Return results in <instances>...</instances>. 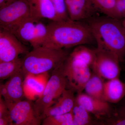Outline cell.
<instances>
[{
  "instance_id": "obj_27",
  "label": "cell",
  "mask_w": 125,
  "mask_h": 125,
  "mask_svg": "<svg viewBox=\"0 0 125 125\" xmlns=\"http://www.w3.org/2000/svg\"><path fill=\"white\" fill-rule=\"evenodd\" d=\"M117 10L121 19L125 18V0H116Z\"/></svg>"
},
{
  "instance_id": "obj_28",
  "label": "cell",
  "mask_w": 125,
  "mask_h": 125,
  "mask_svg": "<svg viewBox=\"0 0 125 125\" xmlns=\"http://www.w3.org/2000/svg\"><path fill=\"white\" fill-rule=\"evenodd\" d=\"M8 4L7 0H0V9L4 7Z\"/></svg>"
},
{
  "instance_id": "obj_26",
  "label": "cell",
  "mask_w": 125,
  "mask_h": 125,
  "mask_svg": "<svg viewBox=\"0 0 125 125\" xmlns=\"http://www.w3.org/2000/svg\"><path fill=\"white\" fill-rule=\"evenodd\" d=\"M0 125H12L9 109L4 100L0 97Z\"/></svg>"
},
{
  "instance_id": "obj_17",
  "label": "cell",
  "mask_w": 125,
  "mask_h": 125,
  "mask_svg": "<svg viewBox=\"0 0 125 125\" xmlns=\"http://www.w3.org/2000/svg\"><path fill=\"white\" fill-rule=\"evenodd\" d=\"M104 79L93 72L85 85V94L95 98L102 99L104 81Z\"/></svg>"
},
{
  "instance_id": "obj_31",
  "label": "cell",
  "mask_w": 125,
  "mask_h": 125,
  "mask_svg": "<svg viewBox=\"0 0 125 125\" xmlns=\"http://www.w3.org/2000/svg\"><path fill=\"white\" fill-rule=\"evenodd\" d=\"M7 2H8V3H9V2H11V1H12L14 0H7Z\"/></svg>"
},
{
  "instance_id": "obj_20",
  "label": "cell",
  "mask_w": 125,
  "mask_h": 125,
  "mask_svg": "<svg viewBox=\"0 0 125 125\" xmlns=\"http://www.w3.org/2000/svg\"><path fill=\"white\" fill-rule=\"evenodd\" d=\"M99 13L112 18L120 19L117 10L116 0H91Z\"/></svg>"
},
{
  "instance_id": "obj_12",
  "label": "cell",
  "mask_w": 125,
  "mask_h": 125,
  "mask_svg": "<svg viewBox=\"0 0 125 125\" xmlns=\"http://www.w3.org/2000/svg\"><path fill=\"white\" fill-rule=\"evenodd\" d=\"M70 19L76 21H85L98 15L99 12L91 0H65Z\"/></svg>"
},
{
  "instance_id": "obj_15",
  "label": "cell",
  "mask_w": 125,
  "mask_h": 125,
  "mask_svg": "<svg viewBox=\"0 0 125 125\" xmlns=\"http://www.w3.org/2000/svg\"><path fill=\"white\" fill-rule=\"evenodd\" d=\"M28 2L31 18L60 21L51 0H28Z\"/></svg>"
},
{
  "instance_id": "obj_22",
  "label": "cell",
  "mask_w": 125,
  "mask_h": 125,
  "mask_svg": "<svg viewBox=\"0 0 125 125\" xmlns=\"http://www.w3.org/2000/svg\"><path fill=\"white\" fill-rule=\"evenodd\" d=\"M24 87V90L26 89L30 93L39 97L43 92L45 86L43 83L39 81L31 75H28L25 78Z\"/></svg>"
},
{
  "instance_id": "obj_8",
  "label": "cell",
  "mask_w": 125,
  "mask_h": 125,
  "mask_svg": "<svg viewBox=\"0 0 125 125\" xmlns=\"http://www.w3.org/2000/svg\"><path fill=\"white\" fill-rule=\"evenodd\" d=\"M95 50L96 60L92 69L93 72L107 80L119 78L121 62L118 57L104 50L97 48Z\"/></svg>"
},
{
  "instance_id": "obj_7",
  "label": "cell",
  "mask_w": 125,
  "mask_h": 125,
  "mask_svg": "<svg viewBox=\"0 0 125 125\" xmlns=\"http://www.w3.org/2000/svg\"><path fill=\"white\" fill-rule=\"evenodd\" d=\"M30 17L28 0H14L0 9V29L12 33Z\"/></svg>"
},
{
  "instance_id": "obj_4",
  "label": "cell",
  "mask_w": 125,
  "mask_h": 125,
  "mask_svg": "<svg viewBox=\"0 0 125 125\" xmlns=\"http://www.w3.org/2000/svg\"><path fill=\"white\" fill-rule=\"evenodd\" d=\"M63 64L52 72L51 76L43 92L33 104L37 115L42 120L45 110L55 103L67 88V80L63 73Z\"/></svg>"
},
{
  "instance_id": "obj_5",
  "label": "cell",
  "mask_w": 125,
  "mask_h": 125,
  "mask_svg": "<svg viewBox=\"0 0 125 125\" xmlns=\"http://www.w3.org/2000/svg\"><path fill=\"white\" fill-rule=\"evenodd\" d=\"M90 67L85 62L69 54L63 64V73L67 80L66 89L78 94L83 93L92 74Z\"/></svg>"
},
{
  "instance_id": "obj_11",
  "label": "cell",
  "mask_w": 125,
  "mask_h": 125,
  "mask_svg": "<svg viewBox=\"0 0 125 125\" xmlns=\"http://www.w3.org/2000/svg\"><path fill=\"white\" fill-rule=\"evenodd\" d=\"M25 76L22 69L10 78L4 84H1L0 95L6 103L18 102L24 96V82Z\"/></svg>"
},
{
  "instance_id": "obj_29",
  "label": "cell",
  "mask_w": 125,
  "mask_h": 125,
  "mask_svg": "<svg viewBox=\"0 0 125 125\" xmlns=\"http://www.w3.org/2000/svg\"><path fill=\"white\" fill-rule=\"evenodd\" d=\"M122 23L125 30V18L121 19Z\"/></svg>"
},
{
  "instance_id": "obj_25",
  "label": "cell",
  "mask_w": 125,
  "mask_h": 125,
  "mask_svg": "<svg viewBox=\"0 0 125 125\" xmlns=\"http://www.w3.org/2000/svg\"><path fill=\"white\" fill-rule=\"evenodd\" d=\"M60 20L69 19L65 0H51Z\"/></svg>"
},
{
  "instance_id": "obj_3",
  "label": "cell",
  "mask_w": 125,
  "mask_h": 125,
  "mask_svg": "<svg viewBox=\"0 0 125 125\" xmlns=\"http://www.w3.org/2000/svg\"><path fill=\"white\" fill-rule=\"evenodd\" d=\"M69 49L43 46L33 48L22 59V69L25 76L42 74L58 68L69 55Z\"/></svg>"
},
{
  "instance_id": "obj_30",
  "label": "cell",
  "mask_w": 125,
  "mask_h": 125,
  "mask_svg": "<svg viewBox=\"0 0 125 125\" xmlns=\"http://www.w3.org/2000/svg\"><path fill=\"white\" fill-rule=\"evenodd\" d=\"M121 102H122L125 105V97L123 99V100H122Z\"/></svg>"
},
{
  "instance_id": "obj_16",
  "label": "cell",
  "mask_w": 125,
  "mask_h": 125,
  "mask_svg": "<svg viewBox=\"0 0 125 125\" xmlns=\"http://www.w3.org/2000/svg\"><path fill=\"white\" fill-rule=\"evenodd\" d=\"M125 97V83L119 78L104 82L103 99L112 104L120 102Z\"/></svg>"
},
{
  "instance_id": "obj_21",
  "label": "cell",
  "mask_w": 125,
  "mask_h": 125,
  "mask_svg": "<svg viewBox=\"0 0 125 125\" xmlns=\"http://www.w3.org/2000/svg\"><path fill=\"white\" fill-rule=\"evenodd\" d=\"M22 59L17 58L8 62H0V79L10 78L22 69Z\"/></svg>"
},
{
  "instance_id": "obj_24",
  "label": "cell",
  "mask_w": 125,
  "mask_h": 125,
  "mask_svg": "<svg viewBox=\"0 0 125 125\" xmlns=\"http://www.w3.org/2000/svg\"><path fill=\"white\" fill-rule=\"evenodd\" d=\"M105 122L104 124L107 125H125V105L121 102L114 112L106 117Z\"/></svg>"
},
{
  "instance_id": "obj_10",
  "label": "cell",
  "mask_w": 125,
  "mask_h": 125,
  "mask_svg": "<svg viewBox=\"0 0 125 125\" xmlns=\"http://www.w3.org/2000/svg\"><path fill=\"white\" fill-rule=\"evenodd\" d=\"M29 52L28 48L13 33L0 29V62L14 60Z\"/></svg>"
},
{
  "instance_id": "obj_23",
  "label": "cell",
  "mask_w": 125,
  "mask_h": 125,
  "mask_svg": "<svg viewBox=\"0 0 125 125\" xmlns=\"http://www.w3.org/2000/svg\"><path fill=\"white\" fill-rule=\"evenodd\" d=\"M42 125H74L71 112L58 115L46 117L43 119Z\"/></svg>"
},
{
  "instance_id": "obj_18",
  "label": "cell",
  "mask_w": 125,
  "mask_h": 125,
  "mask_svg": "<svg viewBox=\"0 0 125 125\" xmlns=\"http://www.w3.org/2000/svg\"><path fill=\"white\" fill-rule=\"evenodd\" d=\"M86 45H80L75 47L69 55L85 62L92 69L96 60V50L89 48Z\"/></svg>"
},
{
  "instance_id": "obj_2",
  "label": "cell",
  "mask_w": 125,
  "mask_h": 125,
  "mask_svg": "<svg viewBox=\"0 0 125 125\" xmlns=\"http://www.w3.org/2000/svg\"><path fill=\"white\" fill-rule=\"evenodd\" d=\"M96 41V48L116 56L121 62L125 59V30L121 19L104 15L85 21Z\"/></svg>"
},
{
  "instance_id": "obj_32",
  "label": "cell",
  "mask_w": 125,
  "mask_h": 125,
  "mask_svg": "<svg viewBox=\"0 0 125 125\" xmlns=\"http://www.w3.org/2000/svg\"><path fill=\"white\" fill-rule=\"evenodd\" d=\"M124 62H125V61H124Z\"/></svg>"
},
{
  "instance_id": "obj_6",
  "label": "cell",
  "mask_w": 125,
  "mask_h": 125,
  "mask_svg": "<svg viewBox=\"0 0 125 125\" xmlns=\"http://www.w3.org/2000/svg\"><path fill=\"white\" fill-rule=\"evenodd\" d=\"M38 19L30 17L13 31L16 37L24 44L29 43L33 48L42 46L47 36V25Z\"/></svg>"
},
{
  "instance_id": "obj_19",
  "label": "cell",
  "mask_w": 125,
  "mask_h": 125,
  "mask_svg": "<svg viewBox=\"0 0 125 125\" xmlns=\"http://www.w3.org/2000/svg\"><path fill=\"white\" fill-rule=\"evenodd\" d=\"M71 112L74 125H89L94 123L90 115L91 113L82 105L78 104L76 101Z\"/></svg>"
},
{
  "instance_id": "obj_13",
  "label": "cell",
  "mask_w": 125,
  "mask_h": 125,
  "mask_svg": "<svg viewBox=\"0 0 125 125\" xmlns=\"http://www.w3.org/2000/svg\"><path fill=\"white\" fill-rule=\"evenodd\" d=\"M75 101L98 119L109 115L112 110L109 103L81 93L78 94Z\"/></svg>"
},
{
  "instance_id": "obj_1",
  "label": "cell",
  "mask_w": 125,
  "mask_h": 125,
  "mask_svg": "<svg viewBox=\"0 0 125 125\" xmlns=\"http://www.w3.org/2000/svg\"><path fill=\"white\" fill-rule=\"evenodd\" d=\"M47 36L42 46L57 49H70L79 45L96 42L86 21H50Z\"/></svg>"
},
{
  "instance_id": "obj_9",
  "label": "cell",
  "mask_w": 125,
  "mask_h": 125,
  "mask_svg": "<svg viewBox=\"0 0 125 125\" xmlns=\"http://www.w3.org/2000/svg\"><path fill=\"white\" fill-rule=\"evenodd\" d=\"M12 125H39L42 119L36 114L33 104L28 100L6 103Z\"/></svg>"
},
{
  "instance_id": "obj_14",
  "label": "cell",
  "mask_w": 125,
  "mask_h": 125,
  "mask_svg": "<svg viewBox=\"0 0 125 125\" xmlns=\"http://www.w3.org/2000/svg\"><path fill=\"white\" fill-rule=\"evenodd\" d=\"M74 91L66 89L55 103L45 110L42 119L46 117L62 115L71 112L75 103Z\"/></svg>"
}]
</instances>
